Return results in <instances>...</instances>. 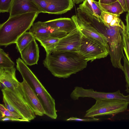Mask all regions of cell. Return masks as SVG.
I'll list each match as a JSON object with an SVG mask.
<instances>
[{
    "instance_id": "9a60e30c",
    "label": "cell",
    "mask_w": 129,
    "mask_h": 129,
    "mask_svg": "<svg viewBox=\"0 0 129 129\" xmlns=\"http://www.w3.org/2000/svg\"><path fill=\"white\" fill-rule=\"evenodd\" d=\"M73 0H51L46 13L60 14L71 10L74 6Z\"/></svg>"
},
{
    "instance_id": "5bb4252c",
    "label": "cell",
    "mask_w": 129,
    "mask_h": 129,
    "mask_svg": "<svg viewBox=\"0 0 129 129\" xmlns=\"http://www.w3.org/2000/svg\"><path fill=\"white\" fill-rule=\"evenodd\" d=\"M47 26L56 29L65 31L68 34L77 28L72 18H60L44 22Z\"/></svg>"
},
{
    "instance_id": "5b68a950",
    "label": "cell",
    "mask_w": 129,
    "mask_h": 129,
    "mask_svg": "<svg viewBox=\"0 0 129 129\" xmlns=\"http://www.w3.org/2000/svg\"><path fill=\"white\" fill-rule=\"evenodd\" d=\"M95 99V104L86 111L84 117L115 115L126 110L129 104V102L121 100Z\"/></svg>"
},
{
    "instance_id": "4316f807",
    "label": "cell",
    "mask_w": 129,
    "mask_h": 129,
    "mask_svg": "<svg viewBox=\"0 0 129 129\" xmlns=\"http://www.w3.org/2000/svg\"><path fill=\"white\" fill-rule=\"evenodd\" d=\"M99 120V119L96 118L94 117L91 118H90L81 119L78 118L76 117H72L66 120L67 121H98Z\"/></svg>"
},
{
    "instance_id": "83f0119b",
    "label": "cell",
    "mask_w": 129,
    "mask_h": 129,
    "mask_svg": "<svg viewBox=\"0 0 129 129\" xmlns=\"http://www.w3.org/2000/svg\"><path fill=\"white\" fill-rule=\"evenodd\" d=\"M117 0H99L98 2L103 4H109L117 1Z\"/></svg>"
},
{
    "instance_id": "f546056e",
    "label": "cell",
    "mask_w": 129,
    "mask_h": 129,
    "mask_svg": "<svg viewBox=\"0 0 129 129\" xmlns=\"http://www.w3.org/2000/svg\"><path fill=\"white\" fill-rule=\"evenodd\" d=\"M125 20L126 22V27L129 30V13L127 12Z\"/></svg>"
},
{
    "instance_id": "7c38bea8",
    "label": "cell",
    "mask_w": 129,
    "mask_h": 129,
    "mask_svg": "<svg viewBox=\"0 0 129 129\" xmlns=\"http://www.w3.org/2000/svg\"><path fill=\"white\" fill-rule=\"evenodd\" d=\"M33 12L42 13L33 0H13L9 12V17Z\"/></svg>"
},
{
    "instance_id": "f1b7e54d",
    "label": "cell",
    "mask_w": 129,
    "mask_h": 129,
    "mask_svg": "<svg viewBox=\"0 0 129 129\" xmlns=\"http://www.w3.org/2000/svg\"><path fill=\"white\" fill-rule=\"evenodd\" d=\"M122 6L124 12H127V10L126 8V3L125 0H117Z\"/></svg>"
},
{
    "instance_id": "484cf974",
    "label": "cell",
    "mask_w": 129,
    "mask_h": 129,
    "mask_svg": "<svg viewBox=\"0 0 129 129\" xmlns=\"http://www.w3.org/2000/svg\"><path fill=\"white\" fill-rule=\"evenodd\" d=\"M39 7L42 13H46L47 8L51 0H33Z\"/></svg>"
},
{
    "instance_id": "ba28073f",
    "label": "cell",
    "mask_w": 129,
    "mask_h": 129,
    "mask_svg": "<svg viewBox=\"0 0 129 129\" xmlns=\"http://www.w3.org/2000/svg\"><path fill=\"white\" fill-rule=\"evenodd\" d=\"M71 18L82 35L106 46L109 49L108 41L103 35L86 22L80 19L76 15L73 16Z\"/></svg>"
},
{
    "instance_id": "ac0fdd59",
    "label": "cell",
    "mask_w": 129,
    "mask_h": 129,
    "mask_svg": "<svg viewBox=\"0 0 129 129\" xmlns=\"http://www.w3.org/2000/svg\"><path fill=\"white\" fill-rule=\"evenodd\" d=\"M35 39V38L29 31L24 33L19 37L15 43L18 51L20 52Z\"/></svg>"
},
{
    "instance_id": "2e32d148",
    "label": "cell",
    "mask_w": 129,
    "mask_h": 129,
    "mask_svg": "<svg viewBox=\"0 0 129 129\" xmlns=\"http://www.w3.org/2000/svg\"><path fill=\"white\" fill-rule=\"evenodd\" d=\"M97 2L94 0H85L79 5L78 8L84 12L100 18L103 11Z\"/></svg>"
},
{
    "instance_id": "1f68e13d",
    "label": "cell",
    "mask_w": 129,
    "mask_h": 129,
    "mask_svg": "<svg viewBox=\"0 0 129 129\" xmlns=\"http://www.w3.org/2000/svg\"><path fill=\"white\" fill-rule=\"evenodd\" d=\"M74 3L78 4L83 2L85 0H73Z\"/></svg>"
},
{
    "instance_id": "7a4b0ae2",
    "label": "cell",
    "mask_w": 129,
    "mask_h": 129,
    "mask_svg": "<svg viewBox=\"0 0 129 129\" xmlns=\"http://www.w3.org/2000/svg\"><path fill=\"white\" fill-rule=\"evenodd\" d=\"M38 12H29L9 17L0 25V45L5 47L16 42L19 37L29 30Z\"/></svg>"
},
{
    "instance_id": "cb8c5ba5",
    "label": "cell",
    "mask_w": 129,
    "mask_h": 129,
    "mask_svg": "<svg viewBox=\"0 0 129 129\" xmlns=\"http://www.w3.org/2000/svg\"><path fill=\"white\" fill-rule=\"evenodd\" d=\"M119 15H120L112 14L102 11L100 16V18L104 23L110 25L114 19Z\"/></svg>"
},
{
    "instance_id": "6da1fadb",
    "label": "cell",
    "mask_w": 129,
    "mask_h": 129,
    "mask_svg": "<svg viewBox=\"0 0 129 129\" xmlns=\"http://www.w3.org/2000/svg\"><path fill=\"white\" fill-rule=\"evenodd\" d=\"M87 62L78 52L65 51L46 54L43 64L54 76L65 79L85 68Z\"/></svg>"
},
{
    "instance_id": "d6986e66",
    "label": "cell",
    "mask_w": 129,
    "mask_h": 129,
    "mask_svg": "<svg viewBox=\"0 0 129 129\" xmlns=\"http://www.w3.org/2000/svg\"><path fill=\"white\" fill-rule=\"evenodd\" d=\"M60 39L49 37L41 39L38 41L45 49L46 54L51 53L55 48Z\"/></svg>"
},
{
    "instance_id": "ffe728a7",
    "label": "cell",
    "mask_w": 129,
    "mask_h": 129,
    "mask_svg": "<svg viewBox=\"0 0 129 129\" xmlns=\"http://www.w3.org/2000/svg\"><path fill=\"white\" fill-rule=\"evenodd\" d=\"M0 119L8 117L14 118L17 121L28 122L20 115L9 111L4 104H0Z\"/></svg>"
},
{
    "instance_id": "8fae6325",
    "label": "cell",
    "mask_w": 129,
    "mask_h": 129,
    "mask_svg": "<svg viewBox=\"0 0 129 129\" xmlns=\"http://www.w3.org/2000/svg\"><path fill=\"white\" fill-rule=\"evenodd\" d=\"M16 69L13 67L0 68V86L1 90L8 88L14 90H21L20 82L16 76Z\"/></svg>"
},
{
    "instance_id": "e0dca14e",
    "label": "cell",
    "mask_w": 129,
    "mask_h": 129,
    "mask_svg": "<svg viewBox=\"0 0 129 129\" xmlns=\"http://www.w3.org/2000/svg\"><path fill=\"white\" fill-rule=\"evenodd\" d=\"M97 2L103 11L119 15L124 12L122 6L118 1L106 4H101L98 2Z\"/></svg>"
},
{
    "instance_id": "d4e9b609",
    "label": "cell",
    "mask_w": 129,
    "mask_h": 129,
    "mask_svg": "<svg viewBox=\"0 0 129 129\" xmlns=\"http://www.w3.org/2000/svg\"><path fill=\"white\" fill-rule=\"evenodd\" d=\"M13 0H0V12H9Z\"/></svg>"
},
{
    "instance_id": "30bf717a",
    "label": "cell",
    "mask_w": 129,
    "mask_h": 129,
    "mask_svg": "<svg viewBox=\"0 0 129 129\" xmlns=\"http://www.w3.org/2000/svg\"><path fill=\"white\" fill-rule=\"evenodd\" d=\"M24 98L36 115L42 116L45 111L42 105L33 90L24 80L20 82Z\"/></svg>"
},
{
    "instance_id": "8992f818",
    "label": "cell",
    "mask_w": 129,
    "mask_h": 129,
    "mask_svg": "<svg viewBox=\"0 0 129 129\" xmlns=\"http://www.w3.org/2000/svg\"><path fill=\"white\" fill-rule=\"evenodd\" d=\"M82 35L78 52L85 60L91 62L104 58L108 55L109 49L106 46Z\"/></svg>"
},
{
    "instance_id": "9c48e42d",
    "label": "cell",
    "mask_w": 129,
    "mask_h": 129,
    "mask_svg": "<svg viewBox=\"0 0 129 129\" xmlns=\"http://www.w3.org/2000/svg\"><path fill=\"white\" fill-rule=\"evenodd\" d=\"M29 31L38 41L49 37L60 39L68 34L65 31L52 28L46 25L44 22L40 21L34 23Z\"/></svg>"
},
{
    "instance_id": "4fadbf2b",
    "label": "cell",
    "mask_w": 129,
    "mask_h": 129,
    "mask_svg": "<svg viewBox=\"0 0 129 129\" xmlns=\"http://www.w3.org/2000/svg\"><path fill=\"white\" fill-rule=\"evenodd\" d=\"M20 53L22 59L26 65L31 66L37 64L39 50L36 39L33 40Z\"/></svg>"
},
{
    "instance_id": "603a6c76",
    "label": "cell",
    "mask_w": 129,
    "mask_h": 129,
    "mask_svg": "<svg viewBox=\"0 0 129 129\" xmlns=\"http://www.w3.org/2000/svg\"><path fill=\"white\" fill-rule=\"evenodd\" d=\"M123 59L124 61L123 71L125 75L126 82V89L125 91L127 93H129V62L124 55Z\"/></svg>"
},
{
    "instance_id": "4dcf8cb0",
    "label": "cell",
    "mask_w": 129,
    "mask_h": 129,
    "mask_svg": "<svg viewBox=\"0 0 129 129\" xmlns=\"http://www.w3.org/2000/svg\"><path fill=\"white\" fill-rule=\"evenodd\" d=\"M127 12L129 13V0H125Z\"/></svg>"
},
{
    "instance_id": "44dd1931",
    "label": "cell",
    "mask_w": 129,
    "mask_h": 129,
    "mask_svg": "<svg viewBox=\"0 0 129 129\" xmlns=\"http://www.w3.org/2000/svg\"><path fill=\"white\" fill-rule=\"evenodd\" d=\"M121 31L123 40V50L129 62V30L124 25L121 27Z\"/></svg>"
},
{
    "instance_id": "52a82bcc",
    "label": "cell",
    "mask_w": 129,
    "mask_h": 129,
    "mask_svg": "<svg viewBox=\"0 0 129 129\" xmlns=\"http://www.w3.org/2000/svg\"><path fill=\"white\" fill-rule=\"evenodd\" d=\"M82 36L81 33L77 28L60 39L52 52L73 51L78 52Z\"/></svg>"
},
{
    "instance_id": "277c9868",
    "label": "cell",
    "mask_w": 129,
    "mask_h": 129,
    "mask_svg": "<svg viewBox=\"0 0 129 129\" xmlns=\"http://www.w3.org/2000/svg\"><path fill=\"white\" fill-rule=\"evenodd\" d=\"M1 91L4 105L9 111L20 115L28 122L35 119V115L21 92L8 88Z\"/></svg>"
},
{
    "instance_id": "7402d4cb",
    "label": "cell",
    "mask_w": 129,
    "mask_h": 129,
    "mask_svg": "<svg viewBox=\"0 0 129 129\" xmlns=\"http://www.w3.org/2000/svg\"><path fill=\"white\" fill-rule=\"evenodd\" d=\"M15 63L11 60L8 54L3 49H0V68L14 67Z\"/></svg>"
},
{
    "instance_id": "3957f363",
    "label": "cell",
    "mask_w": 129,
    "mask_h": 129,
    "mask_svg": "<svg viewBox=\"0 0 129 129\" xmlns=\"http://www.w3.org/2000/svg\"><path fill=\"white\" fill-rule=\"evenodd\" d=\"M16 63L17 69L23 80L31 87L40 101L45 114L52 119H56L57 115L54 99L23 60L18 58Z\"/></svg>"
}]
</instances>
